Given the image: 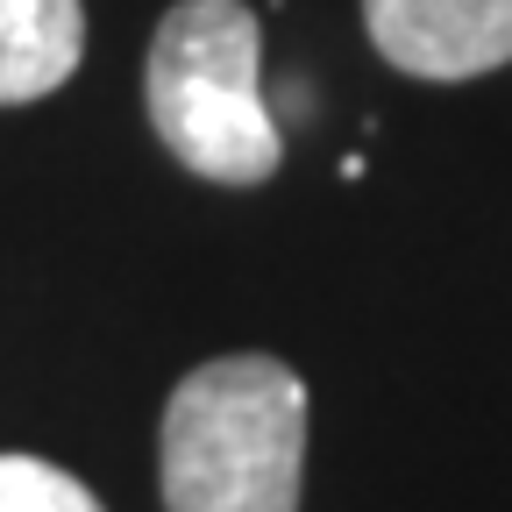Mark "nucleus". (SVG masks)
Returning <instances> with one entry per match:
<instances>
[{
    "label": "nucleus",
    "mask_w": 512,
    "mask_h": 512,
    "mask_svg": "<svg viewBox=\"0 0 512 512\" xmlns=\"http://www.w3.org/2000/svg\"><path fill=\"white\" fill-rule=\"evenodd\" d=\"M306 384L278 356H214L164 399V512H299Z\"/></svg>",
    "instance_id": "obj_1"
},
{
    "label": "nucleus",
    "mask_w": 512,
    "mask_h": 512,
    "mask_svg": "<svg viewBox=\"0 0 512 512\" xmlns=\"http://www.w3.org/2000/svg\"><path fill=\"white\" fill-rule=\"evenodd\" d=\"M143 100L157 143L214 185H264L285 136L264 107V29L242 0H178L150 36Z\"/></svg>",
    "instance_id": "obj_2"
},
{
    "label": "nucleus",
    "mask_w": 512,
    "mask_h": 512,
    "mask_svg": "<svg viewBox=\"0 0 512 512\" xmlns=\"http://www.w3.org/2000/svg\"><path fill=\"white\" fill-rule=\"evenodd\" d=\"M363 29L406 79H484L512 64V0H363Z\"/></svg>",
    "instance_id": "obj_3"
},
{
    "label": "nucleus",
    "mask_w": 512,
    "mask_h": 512,
    "mask_svg": "<svg viewBox=\"0 0 512 512\" xmlns=\"http://www.w3.org/2000/svg\"><path fill=\"white\" fill-rule=\"evenodd\" d=\"M86 57L79 0H0V107L57 93Z\"/></svg>",
    "instance_id": "obj_4"
},
{
    "label": "nucleus",
    "mask_w": 512,
    "mask_h": 512,
    "mask_svg": "<svg viewBox=\"0 0 512 512\" xmlns=\"http://www.w3.org/2000/svg\"><path fill=\"white\" fill-rule=\"evenodd\" d=\"M0 512H107V505L43 456H0Z\"/></svg>",
    "instance_id": "obj_5"
}]
</instances>
